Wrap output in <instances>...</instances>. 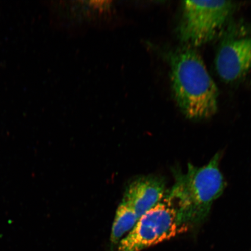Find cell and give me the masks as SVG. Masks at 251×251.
<instances>
[{"label":"cell","instance_id":"obj_1","mask_svg":"<svg viewBox=\"0 0 251 251\" xmlns=\"http://www.w3.org/2000/svg\"><path fill=\"white\" fill-rule=\"evenodd\" d=\"M221 153L208 164L197 167L188 164L186 173L173 170L175 183L165 196L176 212L178 224L185 231L208 217L213 202L224 192V177L219 166Z\"/></svg>","mask_w":251,"mask_h":251},{"label":"cell","instance_id":"obj_2","mask_svg":"<svg viewBox=\"0 0 251 251\" xmlns=\"http://www.w3.org/2000/svg\"><path fill=\"white\" fill-rule=\"evenodd\" d=\"M172 92L178 107L191 120H202L218 111V90L196 50L184 46L170 55Z\"/></svg>","mask_w":251,"mask_h":251},{"label":"cell","instance_id":"obj_3","mask_svg":"<svg viewBox=\"0 0 251 251\" xmlns=\"http://www.w3.org/2000/svg\"><path fill=\"white\" fill-rule=\"evenodd\" d=\"M234 8L232 1H183L178 27L181 42L194 49L211 42L224 27Z\"/></svg>","mask_w":251,"mask_h":251},{"label":"cell","instance_id":"obj_4","mask_svg":"<svg viewBox=\"0 0 251 251\" xmlns=\"http://www.w3.org/2000/svg\"><path fill=\"white\" fill-rule=\"evenodd\" d=\"M184 231L178 224L176 212L165 195L140 217L132 230L119 243L118 251H141Z\"/></svg>","mask_w":251,"mask_h":251},{"label":"cell","instance_id":"obj_5","mask_svg":"<svg viewBox=\"0 0 251 251\" xmlns=\"http://www.w3.org/2000/svg\"><path fill=\"white\" fill-rule=\"evenodd\" d=\"M215 67L220 77L234 83L251 70V33L244 27L226 32L216 53Z\"/></svg>","mask_w":251,"mask_h":251},{"label":"cell","instance_id":"obj_6","mask_svg":"<svg viewBox=\"0 0 251 251\" xmlns=\"http://www.w3.org/2000/svg\"><path fill=\"white\" fill-rule=\"evenodd\" d=\"M166 192L163 178L145 176L131 182L126 190L124 199L133 207L140 219L164 198Z\"/></svg>","mask_w":251,"mask_h":251},{"label":"cell","instance_id":"obj_7","mask_svg":"<svg viewBox=\"0 0 251 251\" xmlns=\"http://www.w3.org/2000/svg\"><path fill=\"white\" fill-rule=\"evenodd\" d=\"M133 207L125 199L118 206L111 235L112 247L118 246L124 235L132 230L139 221Z\"/></svg>","mask_w":251,"mask_h":251}]
</instances>
